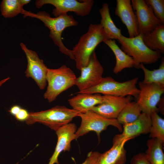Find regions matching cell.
Here are the masks:
<instances>
[{
    "instance_id": "cell-1",
    "label": "cell",
    "mask_w": 164,
    "mask_h": 164,
    "mask_svg": "<svg viewBox=\"0 0 164 164\" xmlns=\"http://www.w3.org/2000/svg\"><path fill=\"white\" fill-rule=\"evenodd\" d=\"M21 14L25 18L29 17L37 19L44 24L50 30L49 36L54 43L59 48L62 53L68 56L73 60L74 57L72 51L67 48L63 44L61 39V35L66 28L71 26H77L78 22L73 15L63 13L57 17H52L50 15L45 11L39 12L35 13L30 11L23 9Z\"/></svg>"
},
{
    "instance_id": "cell-2",
    "label": "cell",
    "mask_w": 164,
    "mask_h": 164,
    "mask_svg": "<svg viewBox=\"0 0 164 164\" xmlns=\"http://www.w3.org/2000/svg\"><path fill=\"white\" fill-rule=\"evenodd\" d=\"M106 39H108L100 23L90 25L87 32L80 37L71 50L78 70L80 71L88 64L96 47Z\"/></svg>"
},
{
    "instance_id": "cell-3",
    "label": "cell",
    "mask_w": 164,
    "mask_h": 164,
    "mask_svg": "<svg viewBox=\"0 0 164 164\" xmlns=\"http://www.w3.org/2000/svg\"><path fill=\"white\" fill-rule=\"evenodd\" d=\"M79 112L64 106H56L50 109L39 112L29 113L26 124L38 122L56 131L61 127L70 123Z\"/></svg>"
},
{
    "instance_id": "cell-4",
    "label": "cell",
    "mask_w": 164,
    "mask_h": 164,
    "mask_svg": "<svg viewBox=\"0 0 164 164\" xmlns=\"http://www.w3.org/2000/svg\"><path fill=\"white\" fill-rule=\"evenodd\" d=\"M77 77L73 71L65 65L55 69H48L47 89L44 99L51 102L61 93L75 84Z\"/></svg>"
},
{
    "instance_id": "cell-5",
    "label": "cell",
    "mask_w": 164,
    "mask_h": 164,
    "mask_svg": "<svg viewBox=\"0 0 164 164\" xmlns=\"http://www.w3.org/2000/svg\"><path fill=\"white\" fill-rule=\"evenodd\" d=\"M138 78L136 77L123 82L115 80L112 77H103L97 84L86 90L77 93L102 94L118 97L133 96L137 98L139 90L136 86Z\"/></svg>"
},
{
    "instance_id": "cell-6",
    "label": "cell",
    "mask_w": 164,
    "mask_h": 164,
    "mask_svg": "<svg viewBox=\"0 0 164 164\" xmlns=\"http://www.w3.org/2000/svg\"><path fill=\"white\" fill-rule=\"evenodd\" d=\"M142 34L132 38L122 35L117 40L121 45V49L139 64H151L157 62L161 57L158 51L152 50L144 43Z\"/></svg>"
},
{
    "instance_id": "cell-7",
    "label": "cell",
    "mask_w": 164,
    "mask_h": 164,
    "mask_svg": "<svg viewBox=\"0 0 164 164\" xmlns=\"http://www.w3.org/2000/svg\"><path fill=\"white\" fill-rule=\"evenodd\" d=\"M78 116L81 118V123L75 133V139L90 132L93 131L96 132L100 141L101 132L106 130L109 126L116 127L121 132L122 131L121 125L116 119L104 117L91 110L80 113Z\"/></svg>"
},
{
    "instance_id": "cell-8",
    "label": "cell",
    "mask_w": 164,
    "mask_h": 164,
    "mask_svg": "<svg viewBox=\"0 0 164 164\" xmlns=\"http://www.w3.org/2000/svg\"><path fill=\"white\" fill-rule=\"evenodd\" d=\"M94 1L93 0H37L35 5L37 8L44 5L51 4L55 7L52 13L55 17L69 12H73L79 16H84L90 12Z\"/></svg>"
},
{
    "instance_id": "cell-9",
    "label": "cell",
    "mask_w": 164,
    "mask_h": 164,
    "mask_svg": "<svg viewBox=\"0 0 164 164\" xmlns=\"http://www.w3.org/2000/svg\"><path fill=\"white\" fill-rule=\"evenodd\" d=\"M138 85L139 93L137 102L142 112L150 115L154 111L158 112L157 105L164 92V87L143 81L139 82Z\"/></svg>"
},
{
    "instance_id": "cell-10",
    "label": "cell",
    "mask_w": 164,
    "mask_h": 164,
    "mask_svg": "<svg viewBox=\"0 0 164 164\" xmlns=\"http://www.w3.org/2000/svg\"><path fill=\"white\" fill-rule=\"evenodd\" d=\"M80 71V75L76 78L75 84L78 88L79 91L91 88L102 80L104 69L97 58L95 51L92 54L88 64L82 68Z\"/></svg>"
},
{
    "instance_id": "cell-11",
    "label": "cell",
    "mask_w": 164,
    "mask_h": 164,
    "mask_svg": "<svg viewBox=\"0 0 164 164\" xmlns=\"http://www.w3.org/2000/svg\"><path fill=\"white\" fill-rule=\"evenodd\" d=\"M20 46L27 59V67L25 72L26 76L33 79L40 89H44L46 84L48 68L36 52L28 49L23 43H21Z\"/></svg>"
},
{
    "instance_id": "cell-12",
    "label": "cell",
    "mask_w": 164,
    "mask_h": 164,
    "mask_svg": "<svg viewBox=\"0 0 164 164\" xmlns=\"http://www.w3.org/2000/svg\"><path fill=\"white\" fill-rule=\"evenodd\" d=\"M131 2L137 17L140 33H148L162 25L155 16L152 8L146 4L145 0H132Z\"/></svg>"
},
{
    "instance_id": "cell-13",
    "label": "cell",
    "mask_w": 164,
    "mask_h": 164,
    "mask_svg": "<svg viewBox=\"0 0 164 164\" xmlns=\"http://www.w3.org/2000/svg\"><path fill=\"white\" fill-rule=\"evenodd\" d=\"M151 124L150 115L142 112L135 121L123 125L121 133L114 136L113 145L118 144L125 140L128 141L142 134L149 133Z\"/></svg>"
},
{
    "instance_id": "cell-14",
    "label": "cell",
    "mask_w": 164,
    "mask_h": 164,
    "mask_svg": "<svg viewBox=\"0 0 164 164\" xmlns=\"http://www.w3.org/2000/svg\"><path fill=\"white\" fill-rule=\"evenodd\" d=\"M101 103L91 111L107 118L116 119L124 107L132 99L131 96L125 97L104 95Z\"/></svg>"
},
{
    "instance_id": "cell-15",
    "label": "cell",
    "mask_w": 164,
    "mask_h": 164,
    "mask_svg": "<svg viewBox=\"0 0 164 164\" xmlns=\"http://www.w3.org/2000/svg\"><path fill=\"white\" fill-rule=\"evenodd\" d=\"M75 124L70 123L58 128L56 131L57 137V144L48 164H59L58 156L62 152L70 151L71 142L75 139V133L77 130Z\"/></svg>"
},
{
    "instance_id": "cell-16",
    "label": "cell",
    "mask_w": 164,
    "mask_h": 164,
    "mask_svg": "<svg viewBox=\"0 0 164 164\" xmlns=\"http://www.w3.org/2000/svg\"><path fill=\"white\" fill-rule=\"evenodd\" d=\"M114 14L121 19L127 29L129 38L139 34L137 19L130 0H117Z\"/></svg>"
},
{
    "instance_id": "cell-17",
    "label": "cell",
    "mask_w": 164,
    "mask_h": 164,
    "mask_svg": "<svg viewBox=\"0 0 164 164\" xmlns=\"http://www.w3.org/2000/svg\"><path fill=\"white\" fill-rule=\"evenodd\" d=\"M102 100L103 96L99 94L79 93L68 99V101L72 109L80 113H84L91 110Z\"/></svg>"
},
{
    "instance_id": "cell-18",
    "label": "cell",
    "mask_w": 164,
    "mask_h": 164,
    "mask_svg": "<svg viewBox=\"0 0 164 164\" xmlns=\"http://www.w3.org/2000/svg\"><path fill=\"white\" fill-rule=\"evenodd\" d=\"M103 42L111 49L115 56L116 64L113 70L114 73H118L126 68H140V64L124 52L116 44L115 40L106 39Z\"/></svg>"
},
{
    "instance_id": "cell-19",
    "label": "cell",
    "mask_w": 164,
    "mask_h": 164,
    "mask_svg": "<svg viewBox=\"0 0 164 164\" xmlns=\"http://www.w3.org/2000/svg\"><path fill=\"white\" fill-rule=\"evenodd\" d=\"M113 145L108 150L101 155L96 164H125L126 161V151L124 148L127 141Z\"/></svg>"
},
{
    "instance_id": "cell-20",
    "label": "cell",
    "mask_w": 164,
    "mask_h": 164,
    "mask_svg": "<svg viewBox=\"0 0 164 164\" xmlns=\"http://www.w3.org/2000/svg\"><path fill=\"white\" fill-rule=\"evenodd\" d=\"M101 19L100 24L108 39L117 40L122 35L121 29L118 28L113 21L109 12L108 5L104 3L99 9Z\"/></svg>"
},
{
    "instance_id": "cell-21",
    "label": "cell",
    "mask_w": 164,
    "mask_h": 164,
    "mask_svg": "<svg viewBox=\"0 0 164 164\" xmlns=\"http://www.w3.org/2000/svg\"><path fill=\"white\" fill-rule=\"evenodd\" d=\"M143 41L149 49L164 53V25H160L152 32L142 35Z\"/></svg>"
},
{
    "instance_id": "cell-22",
    "label": "cell",
    "mask_w": 164,
    "mask_h": 164,
    "mask_svg": "<svg viewBox=\"0 0 164 164\" xmlns=\"http://www.w3.org/2000/svg\"><path fill=\"white\" fill-rule=\"evenodd\" d=\"M163 142L155 138H150L147 142L145 153L151 164H164Z\"/></svg>"
},
{
    "instance_id": "cell-23",
    "label": "cell",
    "mask_w": 164,
    "mask_h": 164,
    "mask_svg": "<svg viewBox=\"0 0 164 164\" xmlns=\"http://www.w3.org/2000/svg\"><path fill=\"white\" fill-rule=\"evenodd\" d=\"M142 112L137 102H130L123 108L116 119L122 125L135 120Z\"/></svg>"
},
{
    "instance_id": "cell-24",
    "label": "cell",
    "mask_w": 164,
    "mask_h": 164,
    "mask_svg": "<svg viewBox=\"0 0 164 164\" xmlns=\"http://www.w3.org/2000/svg\"><path fill=\"white\" fill-rule=\"evenodd\" d=\"M140 68L143 71L144 78L143 82L147 83H155L164 87V58L162 57L161 63L158 69L150 70L143 64H140Z\"/></svg>"
},
{
    "instance_id": "cell-25",
    "label": "cell",
    "mask_w": 164,
    "mask_h": 164,
    "mask_svg": "<svg viewBox=\"0 0 164 164\" xmlns=\"http://www.w3.org/2000/svg\"><path fill=\"white\" fill-rule=\"evenodd\" d=\"M23 6L20 0H3L0 5L1 13L5 18H12L22 13Z\"/></svg>"
},
{
    "instance_id": "cell-26",
    "label": "cell",
    "mask_w": 164,
    "mask_h": 164,
    "mask_svg": "<svg viewBox=\"0 0 164 164\" xmlns=\"http://www.w3.org/2000/svg\"><path fill=\"white\" fill-rule=\"evenodd\" d=\"M154 111L150 115L152 124L149 137L155 138L164 142V119Z\"/></svg>"
},
{
    "instance_id": "cell-27",
    "label": "cell",
    "mask_w": 164,
    "mask_h": 164,
    "mask_svg": "<svg viewBox=\"0 0 164 164\" xmlns=\"http://www.w3.org/2000/svg\"><path fill=\"white\" fill-rule=\"evenodd\" d=\"M145 2L152 9L154 13L161 24H164V0H145Z\"/></svg>"
},
{
    "instance_id": "cell-28",
    "label": "cell",
    "mask_w": 164,
    "mask_h": 164,
    "mask_svg": "<svg viewBox=\"0 0 164 164\" xmlns=\"http://www.w3.org/2000/svg\"><path fill=\"white\" fill-rule=\"evenodd\" d=\"M131 164H151L144 153H139L132 158Z\"/></svg>"
},
{
    "instance_id": "cell-29",
    "label": "cell",
    "mask_w": 164,
    "mask_h": 164,
    "mask_svg": "<svg viewBox=\"0 0 164 164\" xmlns=\"http://www.w3.org/2000/svg\"><path fill=\"white\" fill-rule=\"evenodd\" d=\"M101 153L97 151L91 152L87 155L85 161L81 164H96Z\"/></svg>"
},
{
    "instance_id": "cell-30",
    "label": "cell",
    "mask_w": 164,
    "mask_h": 164,
    "mask_svg": "<svg viewBox=\"0 0 164 164\" xmlns=\"http://www.w3.org/2000/svg\"><path fill=\"white\" fill-rule=\"evenodd\" d=\"M29 113L25 109L21 108L18 114L15 116L16 119L20 121H26L28 118Z\"/></svg>"
},
{
    "instance_id": "cell-31",
    "label": "cell",
    "mask_w": 164,
    "mask_h": 164,
    "mask_svg": "<svg viewBox=\"0 0 164 164\" xmlns=\"http://www.w3.org/2000/svg\"><path fill=\"white\" fill-rule=\"evenodd\" d=\"M21 108L18 105H14L10 108L9 111L12 115L15 116L19 111Z\"/></svg>"
},
{
    "instance_id": "cell-32",
    "label": "cell",
    "mask_w": 164,
    "mask_h": 164,
    "mask_svg": "<svg viewBox=\"0 0 164 164\" xmlns=\"http://www.w3.org/2000/svg\"><path fill=\"white\" fill-rule=\"evenodd\" d=\"M30 1L31 0H20L23 6L28 4Z\"/></svg>"
},
{
    "instance_id": "cell-33",
    "label": "cell",
    "mask_w": 164,
    "mask_h": 164,
    "mask_svg": "<svg viewBox=\"0 0 164 164\" xmlns=\"http://www.w3.org/2000/svg\"><path fill=\"white\" fill-rule=\"evenodd\" d=\"M10 77H8L0 81V87L5 82L7 81L9 79Z\"/></svg>"
},
{
    "instance_id": "cell-34",
    "label": "cell",
    "mask_w": 164,
    "mask_h": 164,
    "mask_svg": "<svg viewBox=\"0 0 164 164\" xmlns=\"http://www.w3.org/2000/svg\"><path fill=\"white\" fill-rule=\"evenodd\" d=\"M18 164V163H17V164Z\"/></svg>"
}]
</instances>
